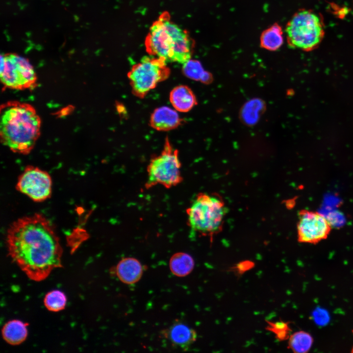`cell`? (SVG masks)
Masks as SVG:
<instances>
[{
	"mask_svg": "<svg viewBox=\"0 0 353 353\" xmlns=\"http://www.w3.org/2000/svg\"><path fill=\"white\" fill-rule=\"evenodd\" d=\"M161 334L173 347L184 351L188 349L197 339V334L192 328L180 322H176L161 331Z\"/></svg>",
	"mask_w": 353,
	"mask_h": 353,
	"instance_id": "cell-11",
	"label": "cell"
},
{
	"mask_svg": "<svg viewBox=\"0 0 353 353\" xmlns=\"http://www.w3.org/2000/svg\"><path fill=\"white\" fill-rule=\"evenodd\" d=\"M8 254L27 277L35 281L47 278L62 267V248L51 223L42 214L21 218L9 227Z\"/></svg>",
	"mask_w": 353,
	"mask_h": 353,
	"instance_id": "cell-1",
	"label": "cell"
},
{
	"mask_svg": "<svg viewBox=\"0 0 353 353\" xmlns=\"http://www.w3.org/2000/svg\"><path fill=\"white\" fill-rule=\"evenodd\" d=\"M267 323L266 329L273 332L278 340L284 341L288 339L291 331L289 322L267 321Z\"/></svg>",
	"mask_w": 353,
	"mask_h": 353,
	"instance_id": "cell-21",
	"label": "cell"
},
{
	"mask_svg": "<svg viewBox=\"0 0 353 353\" xmlns=\"http://www.w3.org/2000/svg\"><path fill=\"white\" fill-rule=\"evenodd\" d=\"M331 228L329 222L322 214L305 209L299 212L297 231L299 242L317 244L328 238Z\"/></svg>",
	"mask_w": 353,
	"mask_h": 353,
	"instance_id": "cell-10",
	"label": "cell"
},
{
	"mask_svg": "<svg viewBox=\"0 0 353 353\" xmlns=\"http://www.w3.org/2000/svg\"><path fill=\"white\" fill-rule=\"evenodd\" d=\"M1 143L15 153L28 154L41 134V120L31 104L9 101L0 107Z\"/></svg>",
	"mask_w": 353,
	"mask_h": 353,
	"instance_id": "cell-2",
	"label": "cell"
},
{
	"mask_svg": "<svg viewBox=\"0 0 353 353\" xmlns=\"http://www.w3.org/2000/svg\"><path fill=\"white\" fill-rule=\"evenodd\" d=\"M115 271L121 281L127 284H132L140 279L143 269L140 262L137 259L126 257L119 262Z\"/></svg>",
	"mask_w": 353,
	"mask_h": 353,
	"instance_id": "cell-13",
	"label": "cell"
},
{
	"mask_svg": "<svg viewBox=\"0 0 353 353\" xmlns=\"http://www.w3.org/2000/svg\"><path fill=\"white\" fill-rule=\"evenodd\" d=\"M254 265V264L251 261H243L236 265L235 270L238 274H242L251 269Z\"/></svg>",
	"mask_w": 353,
	"mask_h": 353,
	"instance_id": "cell-22",
	"label": "cell"
},
{
	"mask_svg": "<svg viewBox=\"0 0 353 353\" xmlns=\"http://www.w3.org/2000/svg\"><path fill=\"white\" fill-rule=\"evenodd\" d=\"M67 303L65 294L58 290L48 293L44 299V304L46 308L52 312H58L64 309Z\"/></svg>",
	"mask_w": 353,
	"mask_h": 353,
	"instance_id": "cell-19",
	"label": "cell"
},
{
	"mask_svg": "<svg viewBox=\"0 0 353 353\" xmlns=\"http://www.w3.org/2000/svg\"><path fill=\"white\" fill-rule=\"evenodd\" d=\"M227 211L219 195L200 193L186 209L187 224L192 231L212 241L222 231Z\"/></svg>",
	"mask_w": 353,
	"mask_h": 353,
	"instance_id": "cell-4",
	"label": "cell"
},
{
	"mask_svg": "<svg viewBox=\"0 0 353 353\" xmlns=\"http://www.w3.org/2000/svg\"><path fill=\"white\" fill-rule=\"evenodd\" d=\"M167 62L159 58L145 56L134 64L127 74L134 95L144 98L157 84L169 77L170 70Z\"/></svg>",
	"mask_w": 353,
	"mask_h": 353,
	"instance_id": "cell-7",
	"label": "cell"
},
{
	"mask_svg": "<svg viewBox=\"0 0 353 353\" xmlns=\"http://www.w3.org/2000/svg\"><path fill=\"white\" fill-rule=\"evenodd\" d=\"M16 188L32 201L42 202L51 196L52 180L47 172L37 167L28 166L19 176Z\"/></svg>",
	"mask_w": 353,
	"mask_h": 353,
	"instance_id": "cell-9",
	"label": "cell"
},
{
	"mask_svg": "<svg viewBox=\"0 0 353 353\" xmlns=\"http://www.w3.org/2000/svg\"><path fill=\"white\" fill-rule=\"evenodd\" d=\"M169 100L174 108L180 112H187L197 103L196 96L187 86L180 85L170 92Z\"/></svg>",
	"mask_w": 353,
	"mask_h": 353,
	"instance_id": "cell-14",
	"label": "cell"
},
{
	"mask_svg": "<svg viewBox=\"0 0 353 353\" xmlns=\"http://www.w3.org/2000/svg\"><path fill=\"white\" fill-rule=\"evenodd\" d=\"M313 342V338L309 333L300 330L291 334L288 348L295 353H306L311 349Z\"/></svg>",
	"mask_w": 353,
	"mask_h": 353,
	"instance_id": "cell-18",
	"label": "cell"
},
{
	"mask_svg": "<svg viewBox=\"0 0 353 353\" xmlns=\"http://www.w3.org/2000/svg\"><path fill=\"white\" fill-rule=\"evenodd\" d=\"M0 76L4 88L32 90L37 85V75L31 64L17 54L0 55Z\"/></svg>",
	"mask_w": 353,
	"mask_h": 353,
	"instance_id": "cell-8",
	"label": "cell"
},
{
	"mask_svg": "<svg viewBox=\"0 0 353 353\" xmlns=\"http://www.w3.org/2000/svg\"><path fill=\"white\" fill-rule=\"evenodd\" d=\"M182 72L187 77L195 80H205V73L199 62L190 59L183 64Z\"/></svg>",
	"mask_w": 353,
	"mask_h": 353,
	"instance_id": "cell-20",
	"label": "cell"
},
{
	"mask_svg": "<svg viewBox=\"0 0 353 353\" xmlns=\"http://www.w3.org/2000/svg\"><path fill=\"white\" fill-rule=\"evenodd\" d=\"M283 31L281 26L275 23L264 30L260 37V46L268 50L275 51L283 43Z\"/></svg>",
	"mask_w": 353,
	"mask_h": 353,
	"instance_id": "cell-16",
	"label": "cell"
},
{
	"mask_svg": "<svg viewBox=\"0 0 353 353\" xmlns=\"http://www.w3.org/2000/svg\"><path fill=\"white\" fill-rule=\"evenodd\" d=\"M183 123V120L177 111L166 106L156 108L151 115L150 126L154 129L167 131L178 127Z\"/></svg>",
	"mask_w": 353,
	"mask_h": 353,
	"instance_id": "cell-12",
	"label": "cell"
},
{
	"mask_svg": "<svg viewBox=\"0 0 353 353\" xmlns=\"http://www.w3.org/2000/svg\"><path fill=\"white\" fill-rule=\"evenodd\" d=\"M145 45L149 55L182 64L191 59L195 47L189 32L172 21L168 12L152 23Z\"/></svg>",
	"mask_w": 353,
	"mask_h": 353,
	"instance_id": "cell-3",
	"label": "cell"
},
{
	"mask_svg": "<svg viewBox=\"0 0 353 353\" xmlns=\"http://www.w3.org/2000/svg\"><path fill=\"white\" fill-rule=\"evenodd\" d=\"M181 168L178 151L167 137L161 153L153 157L147 166L145 188L158 184L168 189L176 186L183 181Z\"/></svg>",
	"mask_w": 353,
	"mask_h": 353,
	"instance_id": "cell-6",
	"label": "cell"
},
{
	"mask_svg": "<svg viewBox=\"0 0 353 353\" xmlns=\"http://www.w3.org/2000/svg\"><path fill=\"white\" fill-rule=\"evenodd\" d=\"M28 324L20 320H13L7 322L1 330L3 339L11 345H18L23 343L27 335Z\"/></svg>",
	"mask_w": 353,
	"mask_h": 353,
	"instance_id": "cell-15",
	"label": "cell"
},
{
	"mask_svg": "<svg viewBox=\"0 0 353 353\" xmlns=\"http://www.w3.org/2000/svg\"><path fill=\"white\" fill-rule=\"evenodd\" d=\"M352 332L353 333V330H352ZM351 352L353 353V348H352Z\"/></svg>",
	"mask_w": 353,
	"mask_h": 353,
	"instance_id": "cell-23",
	"label": "cell"
},
{
	"mask_svg": "<svg viewBox=\"0 0 353 353\" xmlns=\"http://www.w3.org/2000/svg\"><path fill=\"white\" fill-rule=\"evenodd\" d=\"M286 39L294 49L309 51L317 48L325 34V25L321 14L313 10L300 9L286 24Z\"/></svg>",
	"mask_w": 353,
	"mask_h": 353,
	"instance_id": "cell-5",
	"label": "cell"
},
{
	"mask_svg": "<svg viewBox=\"0 0 353 353\" xmlns=\"http://www.w3.org/2000/svg\"><path fill=\"white\" fill-rule=\"evenodd\" d=\"M194 265L195 262L192 257L183 252L175 253L169 260V267L171 272L178 277H184L190 274Z\"/></svg>",
	"mask_w": 353,
	"mask_h": 353,
	"instance_id": "cell-17",
	"label": "cell"
}]
</instances>
